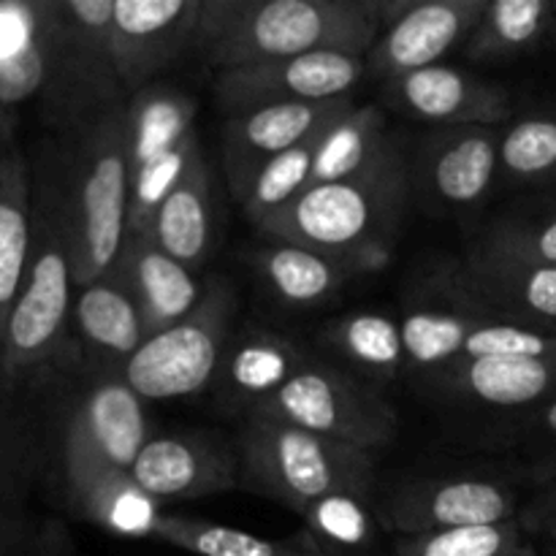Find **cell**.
Segmentation results:
<instances>
[{
  "label": "cell",
  "instance_id": "6da1fadb",
  "mask_svg": "<svg viewBox=\"0 0 556 556\" xmlns=\"http://www.w3.org/2000/svg\"><path fill=\"white\" fill-rule=\"evenodd\" d=\"M383 27V0H204L195 54L212 68L307 52L367 58Z\"/></svg>",
  "mask_w": 556,
  "mask_h": 556
},
{
  "label": "cell",
  "instance_id": "7a4b0ae2",
  "mask_svg": "<svg viewBox=\"0 0 556 556\" xmlns=\"http://www.w3.org/2000/svg\"><path fill=\"white\" fill-rule=\"evenodd\" d=\"M58 177L76 288L109 275L128 237L130 166L125 106L54 134L43 147Z\"/></svg>",
  "mask_w": 556,
  "mask_h": 556
},
{
  "label": "cell",
  "instance_id": "3957f363",
  "mask_svg": "<svg viewBox=\"0 0 556 556\" xmlns=\"http://www.w3.org/2000/svg\"><path fill=\"white\" fill-rule=\"evenodd\" d=\"M33 248L27 275L5 324L0 345V394L27 375L63 362L71 348V309L76 280L63 199L47 152L30 163Z\"/></svg>",
  "mask_w": 556,
  "mask_h": 556
},
{
  "label": "cell",
  "instance_id": "277c9868",
  "mask_svg": "<svg viewBox=\"0 0 556 556\" xmlns=\"http://www.w3.org/2000/svg\"><path fill=\"white\" fill-rule=\"evenodd\" d=\"M407 199L410 172L402 155L369 177L304 190L286 210L258 223V231L271 242L342 255L378 271L389 264Z\"/></svg>",
  "mask_w": 556,
  "mask_h": 556
},
{
  "label": "cell",
  "instance_id": "5b68a950",
  "mask_svg": "<svg viewBox=\"0 0 556 556\" xmlns=\"http://www.w3.org/2000/svg\"><path fill=\"white\" fill-rule=\"evenodd\" d=\"M239 483L302 516L329 494L375 497V454L271 418L248 416L237 443Z\"/></svg>",
  "mask_w": 556,
  "mask_h": 556
},
{
  "label": "cell",
  "instance_id": "8992f818",
  "mask_svg": "<svg viewBox=\"0 0 556 556\" xmlns=\"http://www.w3.org/2000/svg\"><path fill=\"white\" fill-rule=\"evenodd\" d=\"M47 33L49 76L41 112L54 134H68L125 106L112 60L114 0H49L36 3Z\"/></svg>",
  "mask_w": 556,
  "mask_h": 556
},
{
  "label": "cell",
  "instance_id": "52a82bcc",
  "mask_svg": "<svg viewBox=\"0 0 556 556\" xmlns=\"http://www.w3.org/2000/svg\"><path fill=\"white\" fill-rule=\"evenodd\" d=\"M237 293L217 277L204 288L199 307L168 329L150 334L123 369L144 402L188 400L212 389L233 337Z\"/></svg>",
  "mask_w": 556,
  "mask_h": 556
},
{
  "label": "cell",
  "instance_id": "ba28073f",
  "mask_svg": "<svg viewBox=\"0 0 556 556\" xmlns=\"http://www.w3.org/2000/svg\"><path fill=\"white\" fill-rule=\"evenodd\" d=\"M250 416L307 429L337 443L378 451L396 438V410L369 380L309 353L304 367Z\"/></svg>",
  "mask_w": 556,
  "mask_h": 556
},
{
  "label": "cell",
  "instance_id": "9c48e42d",
  "mask_svg": "<svg viewBox=\"0 0 556 556\" xmlns=\"http://www.w3.org/2000/svg\"><path fill=\"white\" fill-rule=\"evenodd\" d=\"M380 521L400 538L519 521L514 486L486 472H448L405 481L386 497Z\"/></svg>",
  "mask_w": 556,
  "mask_h": 556
},
{
  "label": "cell",
  "instance_id": "30bf717a",
  "mask_svg": "<svg viewBox=\"0 0 556 556\" xmlns=\"http://www.w3.org/2000/svg\"><path fill=\"white\" fill-rule=\"evenodd\" d=\"M41 483L87 525L119 538H152L161 505L130 478L79 445H52L41 467Z\"/></svg>",
  "mask_w": 556,
  "mask_h": 556
},
{
  "label": "cell",
  "instance_id": "8fae6325",
  "mask_svg": "<svg viewBox=\"0 0 556 556\" xmlns=\"http://www.w3.org/2000/svg\"><path fill=\"white\" fill-rule=\"evenodd\" d=\"M440 302L519 324L556 326V266L470 253L434 277Z\"/></svg>",
  "mask_w": 556,
  "mask_h": 556
},
{
  "label": "cell",
  "instance_id": "7c38bea8",
  "mask_svg": "<svg viewBox=\"0 0 556 556\" xmlns=\"http://www.w3.org/2000/svg\"><path fill=\"white\" fill-rule=\"evenodd\" d=\"M367 74V58L348 52H307L293 58L261 60L217 74L215 96L223 112L348 98Z\"/></svg>",
  "mask_w": 556,
  "mask_h": 556
},
{
  "label": "cell",
  "instance_id": "4fadbf2b",
  "mask_svg": "<svg viewBox=\"0 0 556 556\" xmlns=\"http://www.w3.org/2000/svg\"><path fill=\"white\" fill-rule=\"evenodd\" d=\"M204 0H114L112 60L125 98L195 52Z\"/></svg>",
  "mask_w": 556,
  "mask_h": 556
},
{
  "label": "cell",
  "instance_id": "5bb4252c",
  "mask_svg": "<svg viewBox=\"0 0 556 556\" xmlns=\"http://www.w3.org/2000/svg\"><path fill=\"white\" fill-rule=\"evenodd\" d=\"M486 0H383V36L367 58L383 81L438 65L448 49L470 38Z\"/></svg>",
  "mask_w": 556,
  "mask_h": 556
},
{
  "label": "cell",
  "instance_id": "9a60e30c",
  "mask_svg": "<svg viewBox=\"0 0 556 556\" xmlns=\"http://www.w3.org/2000/svg\"><path fill=\"white\" fill-rule=\"evenodd\" d=\"M356 103L348 98L307 103H277L231 114L223 125V172L233 199L244 193L250 179L282 152L324 134L331 123L348 114Z\"/></svg>",
  "mask_w": 556,
  "mask_h": 556
},
{
  "label": "cell",
  "instance_id": "2e32d148",
  "mask_svg": "<svg viewBox=\"0 0 556 556\" xmlns=\"http://www.w3.org/2000/svg\"><path fill=\"white\" fill-rule=\"evenodd\" d=\"M128 472L157 505L204 500L242 486L237 451L204 432L152 434Z\"/></svg>",
  "mask_w": 556,
  "mask_h": 556
},
{
  "label": "cell",
  "instance_id": "e0dca14e",
  "mask_svg": "<svg viewBox=\"0 0 556 556\" xmlns=\"http://www.w3.org/2000/svg\"><path fill=\"white\" fill-rule=\"evenodd\" d=\"M383 92L386 101L402 114H410L438 128H459V125L500 128L510 117V96L503 85L440 63L386 81Z\"/></svg>",
  "mask_w": 556,
  "mask_h": 556
},
{
  "label": "cell",
  "instance_id": "ac0fdd59",
  "mask_svg": "<svg viewBox=\"0 0 556 556\" xmlns=\"http://www.w3.org/2000/svg\"><path fill=\"white\" fill-rule=\"evenodd\" d=\"M147 329L134 296L114 271L76 288L71 309V348L90 372L123 375L144 345Z\"/></svg>",
  "mask_w": 556,
  "mask_h": 556
},
{
  "label": "cell",
  "instance_id": "d6986e66",
  "mask_svg": "<svg viewBox=\"0 0 556 556\" xmlns=\"http://www.w3.org/2000/svg\"><path fill=\"white\" fill-rule=\"evenodd\" d=\"M500 174V128H438L418 152V182L443 206H472L486 199Z\"/></svg>",
  "mask_w": 556,
  "mask_h": 556
},
{
  "label": "cell",
  "instance_id": "ffe728a7",
  "mask_svg": "<svg viewBox=\"0 0 556 556\" xmlns=\"http://www.w3.org/2000/svg\"><path fill=\"white\" fill-rule=\"evenodd\" d=\"M424 383L438 396L492 410H532L556 396V358H467Z\"/></svg>",
  "mask_w": 556,
  "mask_h": 556
},
{
  "label": "cell",
  "instance_id": "44dd1931",
  "mask_svg": "<svg viewBox=\"0 0 556 556\" xmlns=\"http://www.w3.org/2000/svg\"><path fill=\"white\" fill-rule=\"evenodd\" d=\"M307 348L271 329H244L231 337L215 380V396L228 410L250 413L282 389L304 362Z\"/></svg>",
  "mask_w": 556,
  "mask_h": 556
},
{
  "label": "cell",
  "instance_id": "7402d4cb",
  "mask_svg": "<svg viewBox=\"0 0 556 556\" xmlns=\"http://www.w3.org/2000/svg\"><path fill=\"white\" fill-rule=\"evenodd\" d=\"M112 271L134 296L147 337L188 318L204 296V286L195 271L163 253L150 237L125 239Z\"/></svg>",
  "mask_w": 556,
  "mask_h": 556
},
{
  "label": "cell",
  "instance_id": "603a6c76",
  "mask_svg": "<svg viewBox=\"0 0 556 556\" xmlns=\"http://www.w3.org/2000/svg\"><path fill=\"white\" fill-rule=\"evenodd\" d=\"M250 266L275 302L307 309L331 302L356 277L375 271L362 261L318 253L299 244L271 242L250 253Z\"/></svg>",
  "mask_w": 556,
  "mask_h": 556
},
{
  "label": "cell",
  "instance_id": "cb8c5ba5",
  "mask_svg": "<svg viewBox=\"0 0 556 556\" xmlns=\"http://www.w3.org/2000/svg\"><path fill=\"white\" fill-rule=\"evenodd\" d=\"M144 237L188 269L199 271L206 264L215 239V199L204 150L195 152L185 177L163 201Z\"/></svg>",
  "mask_w": 556,
  "mask_h": 556
},
{
  "label": "cell",
  "instance_id": "d4e9b609",
  "mask_svg": "<svg viewBox=\"0 0 556 556\" xmlns=\"http://www.w3.org/2000/svg\"><path fill=\"white\" fill-rule=\"evenodd\" d=\"M402 155V147L389 136L383 109L353 106L318 136L309 188L369 177Z\"/></svg>",
  "mask_w": 556,
  "mask_h": 556
},
{
  "label": "cell",
  "instance_id": "484cf974",
  "mask_svg": "<svg viewBox=\"0 0 556 556\" xmlns=\"http://www.w3.org/2000/svg\"><path fill=\"white\" fill-rule=\"evenodd\" d=\"M33 248V174L25 152L9 141L0 157V345L27 275Z\"/></svg>",
  "mask_w": 556,
  "mask_h": 556
},
{
  "label": "cell",
  "instance_id": "4316f807",
  "mask_svg": "<svg viewBox=\"0 0 556 556\" xmlns=\"http://www.w3.org/2000/svg\"><path fill=\"white\" fill-rule=\"evenodd\" d=\"M195 101L172 85H147L125 101V147L130 179L172 155L195 134Z\"/></svg>",
  "mask_w": 556,
  "mask_h": 556
},
{
  "label": "cell",
  "instance_id": "83f0119b",
  "mask_svg": "<svg viewBox=\"0 0 556 556\" xmlns=\"http://www.w3.org/2000/svg\"><path fill=\"white\" fill-rule=\"evenodd\" d=\"M320 345L369 383H389L405 372L400 320L375 309H358L320 329Z\"/></svg>",
  "mask_w": 556,
  "mask_h": 556
},
{
  "label": "cell",
  "instance_id": "f1b7e54d",
  "mask_svg": "<svg viewBox=\"0 0 556 556\" xmlns=\"http://www.w3.org/2000/svg\"><path fill=\"white\" fill-rule=\"evenodd\" d=\"M554 30V0H486L465 41L472 63H508L541 47Z\"/></svg>",
  "mask_w": 556,
  "mask_h": 556
},
{
  "label": "cell",
  "instance_id": "f546056e",
  "mask_svg": "<svg viewBox=\"0 0 556 556\" xmlns=\"http://www.w3.org/2000/svg\"><path fill=\"white\" fill-rule=\"evenodd\" d=\"M486 315L454 307V304H416L400 320L405 342L407 372L427 380L448 364L459 362L467 337Z\"/></svg>",
  "mask_w": 556,
  "mask_h": 556
},
{
  "label": "cell",
  "instance_id": "4dcf8cb0",
  "mask_svg": "<svg viewBox=\"0 0 556 556\" xmlns=\"http://www.w3.org/2000/svg\"><path fill=\"white\" fill-rule=\"evenodd\" d=\"M152 541L179 548L193 556H324L307 532L286 541L250 535L244 530L217 525V521L193 519V516L161 514Z\"/></svg>",
  "mask_w": 556,
  "mask_h": 556
},
{
  "label": "cell",
  "instance_id": "1f68e13d",
  "mask_svg": "<svg viewBox=\"0 0 556 556\" xmlns=\"http://www.w3.org/2000/svg\"><path fill=\"white\" fill-rule=\"evenodd\" d=\"M302 521L324 556H375L378 548L380 514L367 494H329L304 510Z\"/></svg>",
  "mask_w": 556,
  "mask_h": 556
},
{
  "label": "cell",
  "instance_id": "d6a6232c",
  "mask_svg": "<svg viewBox=\"0 0 556 556\" xmlns=\"http://www.w3.org/2000/svg\"><path fill=\"white\" fill-rule=\"evenodd\" d=\"M500 174L519 185L556 182V109L500 130Z\"/></svg>",
  "mask_w": 556,
  "mask_h": 556
},
{
  "label": "cell",
  "instance_id": "836d02e7",
  "mask_svg": "<svg viewBox=\"0 0 556 556\" xmlns=\"http://www.w3.org/2000/svg\"><path fill=\"white\" fill-rule=\"evenodd\" d=\"M320 136V134H318ZM318 136H313L304 144L293 147V150L282 152V155L271 157L244 188L239 195L244 215L258 226L266 217L275 212L286 210L296 195H302L309 188V177H313V161L315 147H318Z\"/></svg>",
  "mask_w": 556,
  "mask_h": 556
},
{
  "label": "cell",
  "instance_id": "e575fe53",
  "mask_svg": "<svg viewBox=\"0 0 556 556\" xmlns=\"http://www.w3.org/2000/svg\"><path fill=\"white\" fill-rule=\"evenodd\" d=\"M394 556H538L519 521L396 538Z\"/></svg>",
  "mask_w": 556,
  "mask_h": 556
},
{
  "label": "cell",
  "instance_id": "d590c367",
  "mask_svg": "<svg viewBox=\"0 0 556 556\" xmlns=\"http://www.w3.org/2000/svg\"><path fill=\"white\" fill-rule=\"evenodd\" d=\"M472 250L497 258L556 266V206L538 215H510L494 223Z\"/></svg>",
  "mask_w": 556,
  "mask_h": 556
},
{
  "label": "cell",
  "instance_id": "8d00e7d4",
  "mask_svg": "<svg viewBox=\"0 0 556 556\" xmlns=\"http://www.w3.org/2000/svg\"><path fill=\"white\" fill-rule=\"evenodd\" d=\"M532 494L521 503L519 525L530 538L556 541V454L538 462L532 470Z\"/></svg>",
  "mask_w": 556,
  "mask_h": 556
},
{
  "label": "cell",
  "instance_id": "74e56055",
  "mask_svg": "<svg viewBox=\"0 0 556 556\" xmlns=\"http://www.w3.org/2000/svg\"><path fill=\"white\" fill-rule=\"evenodd\" d=\"M58 535L36 530L22 505L0 503V556H47Z\"/></svg>",
  "mask_w": 556,
  "mask_h": 556
},
{
  "label": "cell",
  "instance_id": "f35d334b",
  "mask_svg": "<svg viewBox=\"0 0 556 556\" xmlns=\"http://www.w3.org/2000/svg\"><path fill=\"white\" fill-rule=\"evenodd\" d=\"M519 434L525 440H530V443L548 445L552 454H556V396L543 402V405L532 407V410H527V418L519 427Z\"/></svg>",
  "mask_w": 556,
  "mask_h": 556
},
{
  "label": "cell",
  "instance_id": "ab89813d",
  "mask_svg": "<svg viewBox=\"0 0 556 556\" xmlns=\"http://www.w3.org/2000/svg\"><path fill=\"white\" fill-rule=\"evenodd\" d=\"M9 130H5V109L0 106V157H3V150L9 147Z\"/></svg>",
  "mask_w": 556,
  "mask_h": 556
},
{
  "label": "cell",
  "instance_id": "60d3db41",
  "mask_svg": "<svg viewBox=\"0 0 556 556\" xmlns=\"http://www.w3.org/2000/svg\"><path fill=\"white\" fill-rule=\"evenodd\" d=\"M63 543H65V538L60 535V538H58V543H54V546H52V552H49L47 556H65V552H63Z\"/></svg>",
  "mask_w": 556,
  "mask_h": 556
},
{
  "label": "cell",
  "instance_id": "b9f144b4",
  "mask_svg": "<svg viewBox=\"0 0 556 556\" xmlns=\"http://www.w3.org/2000/svg\"><path fill=\"white\" fill-rule=\"evenodd\" d=\"M554 36H556V0H554Z\"/></svg>",
  "mask_w": 556,
  "mask_h": 556
}]
</instances>
